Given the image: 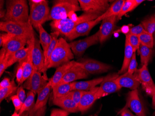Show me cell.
<instances>
[{
	"mask_svg": "<svg viewBox=\"0 0 155 116\" xmlns=\"http://www.w3.org/2000/svg\"><path fill=\"white\" fill-rule=\"evenodd\" d=\"M6 14V10L4 9H0V18L2 19L5 17Z\"/></svg>",
	"mask_w": 155,
	"mask_h": 116,
	"instance_id": "cell-49",
	"label": "cell"
},
{
	"mask_svg": "<svg viewBox=\"0 0 155 116\" xmlns=\"http://www.w3.org/2000/svg\"><path fill=\"white\" fill-rule=\"evenodd\" d=\"M134 74L146 93L152 96L155 93V84L147 66H143L141 68L137 69Z\"/></svg>",
	"mask_w": 155,
	"mask_h": 116,
	"instance_id": "cell-11",
	"label": "cell"
},
{
	"mask_svg": "<svg viewBox=\"0 0 155 116\" xmlns=\"http://www.w3.org/2000/svg\"><path fill=\"white\" fill-rule=\"evenodd\" d=\"M23 86H21L18 88V89L16 91V93H17L16 95H17V96L18 97L22 104L24 102V101L26 100V98H27Z\"/></svg>",
	"mask_w": 155,
	"mask_h": 116,
	"instance_id": "cell-45",
	"label": "cell"
},
{
	"mask_svg": "<svg viewBox=\"0 0 155 116\" xmlns=\"http://www.w3.org/2000/svg\"><path fill=\"white\" fill-rule=\"evenodd\" d=\"M117 21V16L116 15L103 20L99 30V40L101 44H103L110 37L114 30Z\"/></svg>",
	"mask_w": 155,
	"mask_h": 116,
	"instance_id": "cell-13",
	"label": "cell"
},
{
	"mask_svg": "<svg viewBox=\"0 0 155 116\" xmlns=\"http://www.w3.org/2000/svg\"><path fill=\"white\" fill-rule=\"evenodd\" d=\"M77 62L81 63L89 74H99L107 72L112 69L109 65L90 58H80Z\"/></svg>",
	"mask_w": 155,
	"mask_h": 116,
	"instance_id": "cell-9",
	"label": "cell"
},
{
	"mask_svg": "<svg viewBox=\"0 0 155 116\" xmlns=\"http://www.w3.org/2000/svg\"><path fill=\"white\" fill-rule=\"evenodd\" d=\"M138 51L140 55L142 66H148L152 56V49L140 44Z\"/></svg>",
	"mask_w": 155,
	"mask_h": 116,
	"instance_id": "cell-30",
	"label": "cell"
},
{
	"mask_svg": "<svg viewBox=\"0 0 155 116\" xmlns=\"http://www.w3.org/2000/svg\"><path fill=\"white\" fill-rule=\"evenodd\" d=\"M98 89V87H96L91 90L84 92L78 105L79 111L84 113L91 107L96 100L97 99L96 93Z\"/></svg>",
	"mask_w": 155,
	"mask_h": 116,
	"instance_id": "cell-19",
	"label": "cell"
},
{
	"mask_svg": "<svg viewBox=\"0 0 155 116\" xmlns=\"http://www.w3.org/2000/svg\"><path fill=\"white\" fill-rule=\"evenodd\" d=\"M60 34V33L57 32V31H54V32L51 33V35L52 38V41H51V44H50L48 50H47V52L44 55L45 58V66H44L43 73L44 74V77L48 80V79L46 76V71L48 70L49 62V60H50L51 55H52L55 47L56 45L57 44V41L59 39L58 37H59Z\"/></svg>",
	"mask_w": 155,
	"mask_h": 116,
	"instance_id": "cell-26",
	"label": "cell"
},
{
	"mask_svg": "<svg viewBox=\"0 0 155 116\" xmlns=\"http://www.w3.org/2000/svg\"><path fill=\"white\" fill-rule=\"evenodd\" d=\"M130 29V28L129 26L124 25V26H122V27H121V28L120 31L122 33L125 35H127L129 33Z\"/></svg>",
	"mask_w": 155,
	"mask_h": 116,
	"instance_id": "cell-48",
	"label": "cell"
},
{
	"mask_svg": "<svg viewBox=\"0 0 155 116\" xmlns=\"http://www.w3.org/2000/svg\"><path fill=\"white\" fill-rule=\"evenodd\" d=\"M81 10L79 2L77 0H58L54 2L50 10L48 21L65 19L71 11H81Z\"/></svg>",
	"mask_w": 155,
	"mask_h": 116,
	"instance_id": "cell-3",
	"label": "cell"
},
{
	"mask_svg": "<svg viewBox=\"0 0 155 116\" xmlns=\"http://www.w3.org/2000/svg\"><path fill=\"white\" fill-rule=\"evenodd\" d=\"M10 99L12 100L14 107L15 108V111L19 112L23 104L21 102L17 95H14L12 96L10 98Z\"/></svg>",
	"mask_w": 155,
	"mask_h": 116,
	"instance_id": "cell-42",
	"label": "cell"
},
{
	"mask_svg": "<svg viewBox=\"0 0 155 116\" xmlns=\"http://www.w3.org/2000/svg\"><path fill=\"white\" fill-rule=\"evenodd\" d=\"M6 9V15L1 19L2 22H13L23 23L29 22V15L27 1H7Z\"/></svg>",
	"mask_w": 155,
	"mask_h": 116,
	"instance_id": "cell-1",
	"label": "cell"
},
{
	"mask_svg": "<svg viewBox=\"0 0 155 116\" xmlns=\"http://www.w3.org/2000/svg\"><path fill=\"white\" fill-rule=\"evenodd\" d=\"M153 35H155V36H154V37H155V33H154V34H153Z\"/></svg>",
	"mask_w": 155,
	"mask_h": 116,
	"instance_id": "cell-56",
	"label": "cell"
},
{
	"mask_svg": "<svg viewBox=\"0 0 155 116\" xmlns=\"http://www.w3.org/2000/svg\"><path fill=\"white\" fill-rule=\"evenodd\" d=\"M69 112L60 109H54L51 111L50 116H68Z\"/></svg>",
	"mask_w": 155,
	"mask_h": 116,
	"instance_id": "cell-43",
	"label": "cell"
},
{
	"mask_svg": "<svg viewBox=\"0 0 155 116\" xmlns=\"http://www.w3.org/2000/svg\"><path fill=\"white\" fill-rule=\"evenodd\" d=\"M47 81L48 79L41 75V72L34 68L32 74L24 82L22 86L35 94H38L48 84V81Z\"/></svg>",
	"mask_w": 155,
	"mask_h": 116,
	"instance_id": "cell-7",
	"label": "cell"
},
{
	"mask_svg": "<svg viewBox=\"0 0 155 116\" xmlns=\"http://www.w3.org/2000/svg\"><path fill=\"white\" fill-rule=\"evenodd\" d=\"M89 75V74L84 69L82 65L76 61L74 64L68 70L59 83H70L77 79L87 78Z\"/></svg>",
	"mask_w": 155,
	"mask_h": 116,
	"instance_id": "cell-12",
	"label": "cell"
},
{
	"mask_svg": "<svg viewBox=\"0 0 155 116\" xmlns=\"http://www.w3.org/2000/svg\"><path fill=\"white\" fill-rule=\"evenodd\" d=\"M14 82H15V81L14 80L10 81V79L8 78H5L1 82V83H0V89L4 88H8V87L11 86Z\"/></svg>",
	"mask_w": 155,
	"mask_h": 116,
	"instance_id": "cell-46",
	"label": "cell"
},
{
	"mask_svg": "<svg viewBox=\"0 0 155 116\" xmlns=\"http://www.w3.org/2000/svg\"><path fill=\"white\" fill-rule=\"evenodd\" d=\"M100 42L99 30L92 35L78 41H74L69 43L72 52L76 56H81L87 49Z\"/></svg>",
	"mask_w": 155,
	"mask_h": 116,
	"instance_id": "cell-8",
	"label": "cell"
},
{
	"mask_svg": "<svg viewBox=\"0 0 155 116\" xmlns=\"http://www.w3.org/2000/svg\"><path fill=\"white\" fill-rule=\"evenodd\" d=\"M81 10L84 12L93 10L105 13L109 8L107 0H79Z\"/></svg>",
	"mask_w": 155,
	"mask_h": 116,
	"instance_id": "cell-14",
	"label": "cell"
},
{
	"mask_svg": "<svg viewBox=\"0 0 155 116\" xmlns=\"http://www.w3.org/2000/svg\"><path fill=\"white\" fill-rule=\"evenodd\" d=\"M121 116H135L133 115L131 111L128 109L127 108H124L123 109L121 112Z\"/></svg>",
	"mask_w": 155,
	"mask_h": 116,
	"instance_id": "cell-47",
	"label": "cell"
},
{
	"mask_svg": "<svg viewBox=\"0 0 155 116\" xmlns=\"http://www.w3.org/2000/svg\"><path fill=\"white\" fill-rule=\"evenodd\" d=\"M154 16H155V15H154Z\"/></svg>",
	"mask_w": 155,
	"mask_h": 116,
	"instance_id": "cell-57",
	"label": "cell"
},
{
	"mask_svg": "<svg viewBox=\"0 0 155 116\" xmlns=\"http://www.w3.org/2000/svg\"><path fill=\"white\" fill-rule=\"evenodd\" d=\"M31 38L25 36L14 35L2 46V48L6 50V55L10 57L19 50L24 48L28 41Z\"/></svg>",
	"mask_w": 155,
	"mask_h": 116,
	"instance_id": "cell-15",
	"label": "cell"
},
{
	"mask_svg": "<svg viewBox=\"0 0 155 116\" xmlns=\"http://www.w3.org/2000/svg\"><path fill=\"white\" fill-rule=\"evenodd\" d=\"M104 78H98L84 81L73 82L71 83L72 91L81 90L87 91L91 90L95 88L97 85L101 83Z\"/></svg>",
	"mask_w": 155,
	"mask_h": 116,
	"instance_id": "cell-22",
	"label": "cell"
},
{
	"mask_svg": "<svg viewBox=\"0 0 155 116\" xmlns=\"http://www.w3.org/2000/svg\"><path fill=\"white\" fill-rule=\"evenodd\" d=\"M18 88L14 82L11 86L4 88L0 89V102L1 103L5 98L10 96L15 91H17Z\"/></svg>",
	"mask_w": 155,
	"mask_h": 116,
	"instance_id": "cell-36",
	"label": "cell"
},
{
	"mask_svg": "<svg viewBox=\"0 0 155 116\" xmlns=\"http://www.w3.org/2000/svg\"><path fill=\"white\" fill-rule=\"evenodd\" d=\"M9 56L6 55V51L2 48L0 51V76L3 75L6 69L8 68Z\"/></svg>",
	"mask_w": 155,
	"mask_h": 116,
	"instance_id": "cell-35",
	"label": "cell"
},
{
	"mask_svg": "<svg viewBox=\"0 0 155 116\" xmlns=\"http://www.w3.org/2000/svg\"><path fill=\"white\" fill-rule=\"evenodd\" d=\"M86 91L81 90H73L70 91L68 94L75 102L79 105L82 97Z\"/></svg>",
	"mask_w": 155,
	"mask_h": 116,
	"instance_id": "cell-38",
	"label": "cell"
},
{
	"mask_svg": "<svg viewBox=\"0 0 155 116\" xmlns=\"http://www.w3.org/2000/svg\"><path fill=\"white\" fill-rule=\"evenodd\" d=\"M119 76L117 73H113L104 78L97 91L96 97L97 99L111 93L117 92L121 89L117 82V79Z\"/></svg>",
	"mask_w": 155,
	"mask_h": 116,
	"instance_id": "cell-6",
	"label": "cell"
},
{
	"mask_svg": "<svg viewBox=\"0 0 155 116\" xmlns=\"http://www.w3.org/2000/svg\"><path fill=\"white\" fill-rule=\"evenodd\" d=\"M11 116H20V114L17 111H15Z\"/></svg>",
	"mask_w": 155,
	"mask_h": 116,
	"instance_id": "cell-53",
	"label": "cell"
},
{
	"mask_svg": "<svg viewBox=\"0 0 155 116\" xmlns=\"http://www.w3.org/2000/svg\"><path fill=\"white\" fill-rule=\"evenodd\" d=\"M124 1V0H117L114 2L110 6L109 8L107 11L97 18V20L98 22H101L105 18L110 16L114 15L118 16L122 8Z\"/></svg>",
	"mask_w": 155,
	"mask_h": 116,
	"instance_id": "cell-25",
	"label": "cell"
},
{
	"mask_svg": "<svg viewBox=\"0 0 155 116\" xmlns=\"http://www.w3.org/2000/svg\"><path fill=\"white\" fill-rule=\"evenodd\" d=\"M14 35L6 33L1 34L0 35V46L2 47L11 38L14 36Z\"/></svg>",
	"mask_w": 155,
	"mask_h": 116,
	"instance_id": "cell-44",
	"label": "cell"
},
{
	"mask_svg": "<svg viewBox=\"0 0 155 116\" xmlns=\"http://www.w3.org/2000/svg\"><path fill=\"white\" fill-rule=\"evenodd\" d=\"M135 8L134 0H126L124 1L121 10L117 16V20H120L126 13L130 12Z\"/></svg>",
	"mask_w": 155,
	"mask_h": 116,
	"instance_id": "cell-34",
	"label": "cell"
},
{
	"mask_svg": "<svg viewBox=\"0 0 155 116\" xmlns=\"http://www.w3.org/2000/svg\"><path fill=\"white\" fill-rule=\"evenodd\" d=\"M0 30L14 35L25 36L29 38H32L35 35L33 26L29 21L25 23L1 21Z\"/></svg>",
	"mask_w": 155,
	"mask_h": 116,
	"instance_id": "cell-5",
	"label": "cell"
},
{
	"mask_svg": "<svg viewBox=\"0 0 155 116\" xmlns=\"http://www.w3.org/2000/svg\"><path fill=\"white\" fill-rule=\"evenodd\" d=\"M145 32L146 31L144 30V28L143 27L142 25L140 23L137 26H134V27L130 28L129 34L139 36Z\"/></svg>",
	"mask_w": 155,
	"mask_h": 116,
	"instance_id": "cell-40",
	"label": "cell"
},
{
	"mask_svg": "<svg viewBox=\"0 0 155 116\" xmlns=\"http://www.w3.org/2000/svg\"><path fill=\"white\" fill-rule=\"evenodd\" d=\"M30 14L29 20L32 26L38 31V26L45 23L48 21L50 14V8L48 1L44 0L41 3H33L29 1Z\"/></svg>",
	"mask_w": 155,
	"mask_h": 116,
	"instance_id": "cell-4",
	"label": "cell"
},
{
	"mask_svg": "<svg viewBox=\"0 0 155 116\" xmlns=\"http://www.w3.org/2000/svg\"><path fill=\"white\" fill-rule=\"evenodd\" d=\"M152 107L155 110V93L152 96Z\"/></svg>",
	"mask_w": 155,
	"mask_h": 116,
	"instance_id": "cell-51",
	"label": "cell"
},
{
	"mask_svg": "<svg viewBox=\"0 0 155 116\" xmlns=\"http://www.w3.org/2000/svg\"><path fill=\"white\" fill-rule=\"evenodd\" d=\"M141 24L142 25L146 32L153 35L155 32V18L154 15L147 17L142 22Z\"/></svg>",
	"mask_w": 155,
	"mask_h": 116,
	"instance_id": "cell-32",
	"label": "cell"
},
{
	"mask_svg": "<svg viewBox=\"0 0 155 116\" xmlns=\"http://www.w3.org/2000/svg\"><path fill=\"white\" fill-rule=\"evenodd\" d=\"M35 94L31 91H29L27 93L26 100L22 104L19 114L21 116L22 113L26 111H30L35 105Z\"/></svg>",
	"mask_w": 155,
	"mask_h": 116,
	"instance_id": "cell-31",
	"label": "cell"
},
{
	"mask_svg": "<svg viewBox=\"0 0 155 116\" xmlns=\"http://www.w3.org/2000/svg\"><path fill=\"white\" fill-rule=\"evenodd\" d=\"M140 44L152 49L154 47V36L148 32H145L138 36Z\"/></svg>",
	"mask_w": 155,
	"mask_h": 116,
	"instance_id": "cell-33",
	"label": "cell"
},
{
	"mask_svg": "<svg viewBox=\"0 0 155 116\" xmlns=\"http://www.w3.org/2000/svg\"><path fill=\"white\" fill-rule=\"evenodd\" d=\"M117 82L121 88H127L132 90L137 89L140 85L135 75H131L128 72L119 76Z\"/></svg>",
	"mask_w": 155,
	"mask_h": 116,
	"instance_id": "cell-20",
	"label": "cell"
},
{
	"mask_svg": "<svg viewBox=\"0 0 155 116\" xmlns=\"http://www.w3.org/2000/svg\"><path fill=\"white\" fill-rule=\"evenodd\" d=\"M4 1H0V9H3V5H4Z\"/></svg>",
	"mask_w": 155,
	"mask_h": 116,
	"instance_id": "cell-52",
	"label": "cell"
},
{
	"mask_svg": "<svg viewBox=\"0 0 155 116\" xmlns=\"http://www.w3.org/2000/svg\"><path fill=\"white\" fill-rule=\"evenodd\" d=\"M125 108H129L137 116H147L144 104L139 97L137 89L128 93Z\"/></svg>",
	"mask_w": 155,
	"mask_h": 116,
	"instance_id": "cell-10",
	"label": "cell"
},
{
	"mask_svg": "<svg viewBox=\"0 0 155 116\" xmlns=\"http://www.w3.org/2000/svg\"><path fill=\"white\" fill-rule=\"evenodd\" d=\"M51 89H52V87L48 82L46 87L38 93L36 102L30 111L31 113H35L38 111L44 109L50 95Z\"/></svg>",
	"mask_w": 155,
	"mask_h": 116,
	"instance_id": "cell-21",
	"label": "cell"
},
{
	"mask_svg": "<svg viewBox=\"0 0 155 116\" xmlns=\"http://www.w3.org/2000/svg\"><path fill=\"white\" fill-rule=\"evenodd\" d=\"M137 63L136 59V53H134L130 63L127 72H128L129 74L133 75L137 70Z\"/></svg>",
	"mask_w": 155,
	"mask_h": 116,
	"instance_id": "cell-39",
	"label": "cell"
},
{
	"mask_svg": "<svg viewBox=\"0 0 155 116\" xmlns=\"http://www.w3.org/2000/svg\"><path fill=\"white\" fill-rule=\"evenodd\" d=\"M45 56L41 48L40 41L35 37V44L32 52V61L34 68L41 72H43L45 66Z\"/></svg>",
	"mask_w": 155,
	"mask_h": 116,
	"instance_id": "cell-17",
	"label": "cell"
},
{
	"mask_svg": "<svg viewBox=\"0 0 155 116\" xmlns=\"http://www.w3.org/2000/svg\"><path fill=\"white\" fill-rule=\"evenodd\" d=\"M28 54V47L19 50L9 57L8 68L13 65L16 62H21L25 61Z\"/></svg>",
	"mask_w": 155,
	"mask_h": 116,
	"instance_id": "cell-27",
	"label": "cell"
},
{
	"mask_svg": "<svg viewBox=\"0 0 155 116\" xmlns=\"http://www.w3.org/2000/svg\"><path fill=\"white\" fill-rule=\"evenodd\" d=\"M153 116H155V111H154V113H153Z\"/></svg>",
	"mask_w": 155,
	"mask_h": 116,
	"instance_id": "cell-55",
	"label": "cell"
},
{
	"mask_svg": "<svg viewBox=\"0 0 155 116\" xmlns=\"http://www.w3.org/2000/svg\"><path fill=\"white\" fill-rule=\"evenodd\" d=\"M154 46H155V37H154Z\"/></svg>",
	"mask_w": 155,
	"mask_h": 116,
	"instance_id": "cell-54",
	"label": "cell"
},
{
	"mask_svg": "<svg viewBox=\"0 0 155 116\" xmlns=\"http://www.w3.org/2000/svg\"><path fill=\"white\" fill-rule=\"evenodd\" d=\"M38 31L40 34V42L41 46L43 48V52L45 55L47 52L49 46L51 44L52 38L51 35L48 34L42 25H40L38 26Z\"/></svg>",
	"mask_w": 155,
	"mask_h": 116,
	"instance_id": "cell-29",
	"label": "cell"
},
{
	"mask_svg": "<svg viewBox=\"0 0 155 116\" xmlns=\"http://www.w3.org/2000/svg\"><path fill=\"white\" fill-rule=\"evenodd\" d=\"M53 102L55 105L61 107L63 110L69 113L79 111L78 104L73 100L68 93L62 97L53 98Z\"/></svg>",
	"mask_w": 155,
	"mask_h": 116,
	"instance_id": "cell-18",
	"label": "cell"
},
{
	"mask_svg": "<svg viewBox=\"0 0 155 116\" xmlns=\"http://www.w3.org/2000/svg\"><path fill=\"white\" fill-rule=\"evenodd\" d=\"M53 98H58L66 95L72 91L71 83H59L52 88Z\"/></svg>",
	"mask_w": 155,
	"mask_h": 116,
	"instance_id": "cell-28",
	"label": "cell"
},
{
	"mask_svg": "<svg viewBox=\"0 0 155 116\" xmlns=\"http://www.w3.org/2000/svg\"><path fill=\"white\" fill-rule=\"evenodd\" d=\"M134 53L133 48L130 44L127 38L125 37L124 59L122 66L120 70L117 72L118 75H123L127 71L130 63Z\"/></svg>",
	"mask_w": 155,
	"mask_h": 116,
	"instance_id": "cell-24",
	"label": "cell"
},
{
	"mask_svg": "<svg viewBox=\"0 0 155 116\" xmlns=\"http://www.w3.org/2000/svg\"><path fill=\"white\" fill-rule=\"evenodd\" d=\"M125 37L127 38L130 44L133 48L134 52L136 53V51L138 50L139 49L140 45V42L138 38V36L129 34L125 35Z\"/></svg>",
	"mask_w": 155,
	"mask_h": 116,
	"instance_id": "cell-37",
	"label": "cell"
},
{
	"mask_svg": "<svg viewBox=\"0 0 155 116\" xmlns=\"http://www.w3.org/2000/svg\"><path fill=\"white\" fill-rule=\"evenodd\" d=\"M135 5V8H136L137 6H139L140 4H141L143 2H144L143 0H134Z\"/></svg>",
	"mask_w": 155,
	"mask_h": 116,
	"instance_id": "cell-50",
	"label": "cell"
},
{
	"mask_svg": "<svg viewBox=\"0 0 155 116\" xmlns=\"http://www.w3.org/2000/svg\"><path fill=\"white\" fill-rule=\"evenodd\" d=\"M75 61H71L57 68L53 76L48 81L49 84L52 88L60 82L69 69L74 64Z\"/></svg>",
	"mask_w": 155,
	"mask_h": 116,
	"instance_id": "cell-23",
	"label": "cell"
},
{
	"mask_svg": "<svg viewBox=\"0 0 155 116\" xmlns=\"http://www.w3.org/2000/svg\"><path fill=\"white\" fill-rule=\"evenodd\" d=\"M74 58V55L69 44L63 38H59L49 60L48 69L58 68L71 61Z\"/></svg>",
	"mask_w": 155,
	"mask_h": 116,
	"instance_id": "cell-2",
	"label": "cell"
},
{
	"mask_svg": "<svg viewBox=\"0 0 155 116\" xmlns=\"http://www.w3.org/2000/svg\"><path fill=\"white\" fill-rule=\"evenodd\" d=\"M100 22L96 19L93 21H88L79 24L66 37L69 41H72L81 36L87 35L93 28L100 23Z\"/></svg>",
	"mask_w": 155,
	"mask_h": 116,
	"instance_id": "cell-16",
	"label": "cell"
},
{
	"mask_svg": "<svg viewBox=\"0 0 155 116\" xmlns=\"http://www.w3.org/2000/svg\"><path fill=\"white\" fill-rule=\"evenodd\" d=\"M23 61L19 63L18 68L16 72V81L19 85H21V82L22 81L23 75V68L22 63Z\"/></svg>",
	"mask_w": 155,
	"mask_h": 116,
	"instance_id": "cell-41",
	"label": "cell"
}]
</instances>
